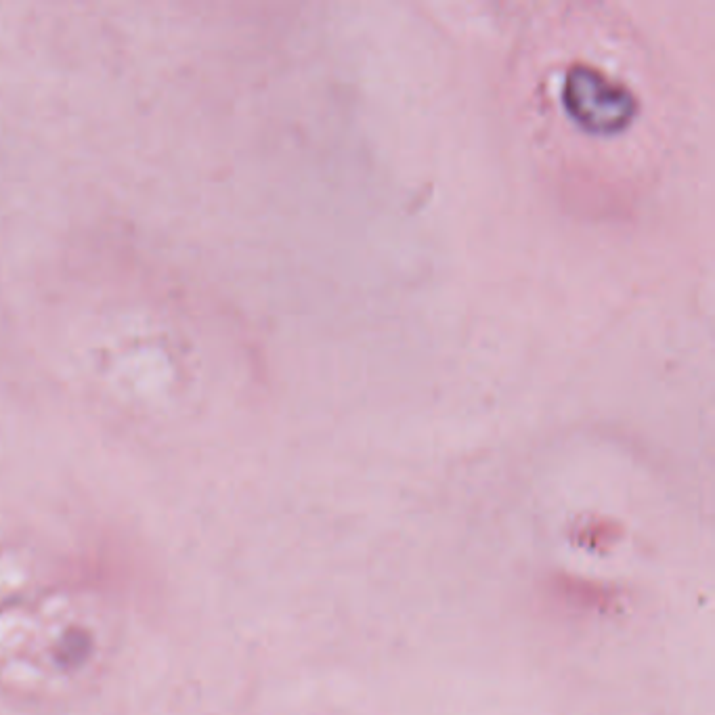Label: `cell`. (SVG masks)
I'll list each match as a JSON object with an SVG mask.
<instances>
[{"label": "cell", "mask_w": 715, "mask_h": 715, "mask_svg": "<svg viewBox=\"0 0 715 715\" xmlns=\"http://www.w3.org/2000/svg\"><path fill=\"white\" fill-rule=\"evenodd\" d=\"M562 99L575 122L600 135L625 128L638 110V101L625 84L585 63L567 72Z\"/></svg>", "instance_id": "obj_1"}]
</instances>
